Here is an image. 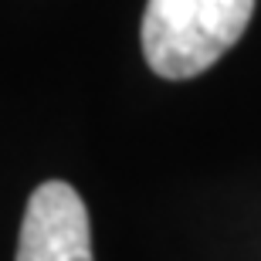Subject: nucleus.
I'll return each mask as SVG.
<instances>
[{
  "mask_svg": "<svg viewBox=\"0 0 261 261\" xmlns=\"http://www.w3.org/2000/svg\"><path fill=\"white\" fill-rule=\"evenodd\" d=\"M251 14L254 0H146L143 55L160 78H194L241 41Z\"/></svg>",
  "mask_w": 261,
  "mask_h": 261,
  "instance_id": "nucleus-1",
  "label": "nucleus"
},
{
  "mask_svg": "<svg viewBox=\"0 0 261 261\" xmlns=\"http://www.w3.org/2000/svg\"><path fill=\"white\" fill-rule=\"evenodd\" d=\"M14 261H92L88 211L65 180H48L28 197Z\"/></svg>",
  "mask_w": 261,
  "mask_h": 261,
  "instance_id": "nucleus-2",
  "label": "nucleus"
}]
</instances>
